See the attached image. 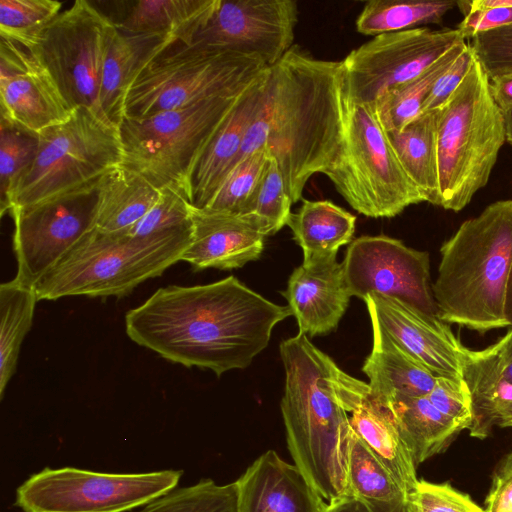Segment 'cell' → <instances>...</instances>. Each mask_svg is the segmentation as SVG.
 <instances>
[{"label":"cell","instance_id":"obj_49","mask_svg":"<svg viewBox=\"0 0 512 512\" xmlns=\"http://www.w3.org/2000/svg\"><path fill=\"white\" fill-rule=\"evenodd\" d=\"M498 342L500 344L504 375L512 382V327Z\"/></svg>","mask_w":512,"mask_h":512},{"label":"cell","instance_id":"obj_3","mask_svg":"<svg viewBox=\"0 0 512 512\" xmlns=\"http://www.w3.org/2000/svg\"><path fill=\"white\" fill-rule=\"evenodd\" d=\"M280 356L281 412L294 464L328 504L347 498L351 426L330 382L336 363L301 333L281 342Z\"/></svg>","mask_w":512,"mask_h":512},{"label":"cell","instance_id":"obj_55","mask_svg":"<svg viewBox=\"0 0 512 512\" xmlns=\"http://www.w3.org/2000/svg\"><path fill=\"white\" fill-rule=\"evenodd\" d=\"M511 427H512V425H511Z\"/></svg>","mask_w":512,"mask_h":512},{"label":"cell","instance_id":"obj_27","mask_svg":"<svg viewBox=\"0 0 512 512\" xmlns=\"http://www.w3.org/2000/svg\"><path fill=\"white\" fill-rule=\"evenodd\" d=\"M369 316L373 345L362 371L373 394L382 401L397 396H427L437 377L394 342L374 316Z\"/></svg>","mask_w":512,"mask_h":512},{"label":"cell","instance_id":"obj_1","mask_svg":"<svg viewBox=\"0 0 512 512\" xmlns=\"http://www.w3.org/2000/svg\"><path fill=\"white\" fill-rule=\"evenodd\" d=\"M236 277L156 290L129 310V338L166 360L212 370L244 369L268 345L273 328L290 316Z\"/></svg>","mask_w":512,"mask_h":512},{"label":"cell","instance_id":"obj_30","mask_svg":"<svg viewBox=\"0 0 512 512\" xmlns=\"http://www.w3.org/2000/svg\"><path fill=\"white\" fill-rule=\"evenodd\" d=\"M160 190L137 172L119 165L98 184L96 228L124 231L137 223L156 203Z\"/></svg>","mask_w":512,"mask_h":512},{"label":"cell","instance_id":"obj_43","mask_svg":"<svg viewBox=\"0 0 512 512\" xmlns=\"http://www.w3.org/2000/svg\"><path fill=\"white\" fill-rule=\"evenodd\" d=\"M415 512H482L472 498L450 483H431L419 480L413 493L409 495Z\"/></svg>","mask_w":512,"mask_h":512},{"label":"cell","instance_id":"obj_9","mask_svg":"<svg viewBox=\"0 0 512 512\" xmlns=\"http://www.w3.org/2000/svg\"><path fill=\"white\" fill-rule=\"evenodd\" d=\"M242 93L217 96L146 117H124L118 126L123 150L121 165L159 190L176 186L190 197L192 174Z\"/></svg>","mask_w":512,"mask_h":512},{"label":"cell","instance_id":"obj_12","mask_svg":"<svg viewBox=\"0 0 512 512\" xmlns=\"http://www.w3.org/2000/svg\"><path fill=\"white\" fill-rule=\"evenodd\" d=\"M182 470L105 473L74 467L44 468L16 490L23 512H126L178 486Z\"/></svg>","mask_w":512,"mask_h":512},{"label":"cell","instance_id":"obj_7","mask_svg":"<svg viewBox=\"0 0 512 512\" xmlns=\"http://www.w3.org/2000/svg\"><path fill=\"white\" fill-rule=\"evenodd\" d=\"M118 126L86 107L38 134V147L29 166L12 183L1 214L95 183L121 165Z\"/></svg>","mask_w":512,"mask_h":512},{"label":"cell","instance_id":"obj_42","mask_svg":"<svg viewBox=\"0 0 512 512\" xmlns=\"http://www.w3.org/2000/svg\"><path fill=\"white\" fill-rule=\"evenodd\" d=\"M468 45L489 79L512 74V24L482 32Z\"/></svg>","mask_w":512,"mask_h":512},{"label":"cell","instance_id":"obj_23","mask_svg":"<svg viewBox=\"0 0 512 512\" xmlns=\"http://www.w3.org/2000/svg\"><path fill=\"white\" fill-rule=\"evenodd\" d=\"M269 67L241 94L202 154L190 180V199L205 208L234 167L246 132L258 111Z\"/></svg>","mask_w":512,"mask_h":512},{"label":"cell","instance_id":"obj_21","mask_svg":"<svg viewBox=\"0 0 512 512\" xmlns=\"http://www.w3.org/2000/svg\"><path fill=\"white\" fill-rule=\"evenodd\" d=\"M236 484L238 512H325L328 507L303 472L274 450L260 455Z\"/></svg>","mask_w":512,"mask_h":512},{"label":"cell","instance_id":"obj_13","mask_svg":"<svg viewBox=\"0 0 512 512\" xmlns=\"http://www.w3.org/2000/svg\"><path fill=\"white\" fill-rule=\"evenodd\" d=\"M99 181L8 211L14 224L12 243L17 260L14 280L35 287L96 227Z\"/></svg>","mask_w":512,"mask_h":512},{"label":"cell","instance_id":"obj_5","mask_svg":"<svg viewBox=\"0 0 512 512\" xmlns=\"http://www.w3.org/2000/svg\"><path fill=\"white\" fill-rule=\"evenodd\" d=\"M191 225L149 236L94 228L35 285L39 300L123 297L181 261Z\"/></svg>","mask_w":512,"mask_h":512},{"label":"cell","instance_id":"obj_25","mask_svg":"<svg viewBox=\"0 0 512 512\" xmlns=\"http://www.w3.org/2000/svg\"><path fill=\"white\" fill-rule=\"evenodd\" d=\"M161 34H127L113 24L103 62L99 102L105 117L119 126L125 114L129 89L142 69L177 42Z\"/></svg>","mask_w":512,"mask_h":512},{"label":"cell","instance_id":"obj_33","mask_svg":"<svg viewBox=\"0 0 512 512\" xmlns=\"http://www.w3.org/2000/svg\"><path fill=\"white\" fill-rule=\"evenodd\" d=\"M468 43H457L420 75L382 93L371 104L383 129L400 130L419 114L435 82L446 72Z\"/></svg>","mask_w":512,"mask_h":512},{"label":"cell","instance_id":"obj_53","mask_svg":"<svg viewBox=\"0 0 512 512\" xmlns=\"http://www.w3.org/2000/svg\"><path fill=\"white\" fill-rule=\"evenodd\" d=\"M501 112H502L505 131H506V141L510 145H512V107L506 111H501Z\"/></svg>","mask_w":512,"mask_h":512},{"label":"cell","instance_id":"obj_35","mask_svg":"<svg viewBox=\"0 0 512 512\" xmlns=\"http://www.w3.org/2000/svg\"><path fill=\"white\" fill-rule=\"evenodd\" d=\"M457 6L452 0H371L356 20L357 31L367 36L398 32L425 24H440Z\"/></svg>","mask_w":512,"mask_h":512},{"label":"cell","instance_id":"obj_11","mask_svg":"<svg viewBox=\"0 0 512 512\" xmlns=\"http://www.w3.org/2000/svg\"><path fill=\"white\" fill-rule=\"evenodd\" d=\"M112 26L94 2L76 0L44 25L9 40L44 66L72 109L86 107L105 117L99 95Z\"/></svg>","mask_w":512,"mask_h":512},{"label":"cell","instance_id":"obj_18","mask_svg":"<svg viewBox=\"0 0 512 512\" xmlns=\"http://www.w3.org/2000/svg\"><path fill=\"white\" fill-rule=\"evenodd\" d=\"M364 302L390 338L433 375L462 380L465 347L439 317L384 295H367Z\"/></svg>","mask_w":512,"mask_h":512},{"label":"cell","instance_id":"obj_8","mask_svg":"<svg viewBox=\"0 0 512 512\" xmlns=\"http://www.w3.org/2000/svg\"><path fill=\"white\" fill-rule=\"evenodd\" d=\"M269 66L241 52L177 41L132 83L124 117L140 118L244 92Z\"/></svg>","mask_w":512,"mask_h":512},{"label":"cell","instance_id":"obj_54","mask_svg":"<svg viewBox=\"0 0 512 512\" xmlns=\"http://www.w3.org/2000/svg\"><path fill=\"white\" fill-rule=\"evenodd\" d=\"M482 512H484V510Z\"/></svg>","mask_w":512,"mask_h":512},{"label":"cell","instance_id":"obj_22","mask_svg":"<svg viewBox=\"0 0 512 512\" xmlns=\"http://www.w3.org/2000/svg\"><path fill=\"white\" fill-rule=\"evenodd\" d=\"M282 294L297 320L299 333L310 337L334 330L351 298L336 257L302 263L290 275Z\"/></svg>","mask_w":512,"mask_h":512},{"label":"cell","instance_id":"obj_36","mask_svg":"<svg viewBox=\"0 0 512 512\" xmlns=\"http://www.w3.org/2000/svg\"><path fill=\"white\" fill-rule=\"evenodd\" d=\"M138 512H238L237 484L218 485L212 479H202L194 485L174 488Z\"/></svg>","mask_w":512,"mask_h":512},{"label":"cell","instance_id":"obj_37","mask_svg":"<svg viewBox=\"0 0 512 512\" xmlns=\"http://www.w3.org/2000/svg\"><path fill=\"white\" fill-rule=\"evenodd\" d=\"M269 157L264 147L237 162L205 208L242 215L263 176Z\"/></svg>","mask_w":512,"mask_h":512},{"label":"cell","instance_id":"obj_47","mask_svg":"<svg viewBox=\"0 0 512 512\" xmlns=\"http://www.w3.org/2000/svg\"><path fill=\"white\" fill-rule=\"evenodd\" d=\"M483 510L484 512H512V452L505 455L498 463Z\"/></svg>","mask_w":512,"mask_h":512},{"label":"cell","instance_id":"obj_16","mask_svg":"<svg viewBox=\"0 0 512 512\" xmlns=\"http://www.w3.org/2000/svg\"><path fill=\"white\" fill-rule=\"evenodd\" d=\"M297 20L294 0H217L189 43L257 56L270 67L293 46Z\"/></svg>","mask_w":512,"mask_h":512},{"label":"cell","instance_id":"obj_46","mask_svg":"<svg viewBox=\"0 0 512 512\" xmlns=\"http://www.w3.org/2000/svg\"><path fill=\"white\" fill-rule=\"evenodd\" d=\"M475 60L473 51L467 45L452 66L435 82L421 113L431 112L443 106L461 84Z\"/></svg>","mask_w":512,"mask_h":512},{"label":"cell","instance_id":"obj_44","mask_svg":"<svg viewBox=\"0 0 512 512\" xmlns=\"http://www.w3.org/2000/svg\"><path fill=\"white\" fill-rule=\"evenodd\" d=\"M427 397L444 415L463 429L469 428L472 420L471 399L463 380L437 377Z\"/></svg>","mask_w":512,"mask_h":512},{"label":"cell","instance_id":"obj_2","mask_svg":"<svg viewBox=\"0 0 512 512\" xmlns=\"http://www.w3.org/2000/svg\"><path fill=\"white\" fill-rule=\"evenodd\" d=\"M349 109L343 60L316 59L293 45L268 69L261 105L236 163L266 147L294 204L311 176L324 174L336 158Z\"/></svg>","mask_w":512,"mask_h":512},{"label":"cell","instance_id":"obj_17","mask_svg":"<svg viewBox=\"0 0 512 512\" xmlns=\"http://www.w3.org/2000/svg\"><path fill=\"white\" fill-rule=\"evenodd\" d=\"M0 97L1 118L36 134L67 121L74 111L44 66L5 38L0 44Z\"/></svg>","mask_w":512,"mask_h":512},{"label":"cell","instance_id":"obj_45","mask_svg":"<svg viewBox=\"0 0 512 512\" xmlns=\"http://www.w3.org/2000/svg\"><path fill=\"white\" fill-rule=\"evenodd\" d=\"M457 7L464 16L457 26L464 40L512 24V7H472L469 0L457 1Z\"/></svg>","mask_w":512,"mask_h":512},{"label":"cell","instance_id":"obj_48","mask_svg":"<svg viewBox=\"0 0 512 512\" xmlns=\"http://www.w3.org/2000/svg\"><path fill=\"white\" fill-rule=\"evenodd\" d=\"M491 95L501 111L512 107V74L490 78Z\"/></svg>","mask_w":512,"mask_h":512},{"label":"cell","instance_id":"obj_50","mask_svg":"<svg viewBox=\"0 0 512 512\" xmlns=\"http://www.w3.org/2000/svg\"><path fill=\"white\" fill-rule=\"evenodd\" d=\"M325 512H365V508L361 502L347 497L328 504Z\"/></svg>","mask_w":512,"mask_h":512},{"label":"cell","instance_id":"obj_32","mask_svg":"<svg viewBox=\"0 0 512 512\" xmlns=\"http://www.w3.org/2000/svg\"><path fill=\"white\" fill-rule=\"evenodd\" d=\"M347 497L364 505H396L408 499L391 472L351 428L346 459Z\"/></svg>","mask_w":512,"mask_h":512},{"label":"cell","instance_id":"obj_19","mask_svg":"<svg viewBox=\"0 0 512 512\" xmlns=\"http://www.w3.org/2000/svg\"><path fill=\"white\" fill-rule=\"evenodd\" d=\"M330 382L339 403L348 413L352 430L383 462L409 496L419 481L417 466L389 407L373 394L368 383L348 375L336 364L332 368Z\"/></svg>","mask_w":512,"mask_h":512},{"label":"cell","instance_id":"obj_6","mask_svg":"<svg viewBox=\"0 0 512 512\" xmlns=\"http://www.w3.org/2000/svg\"><path fill=\"white\" fill-rule=\"evenodd\" d=\"M440 207L459 212L490 178L506 141L490 79L475 60L446 101L434 110Z\"/></svg>","mask_w":512,"mask_h":512},{"label":"cell","instance_id":"obj_24","mask_svg":"<svg viewBox=\"0 0 512 512\" xmlns=\"http://www.w3.org/2000/svg\"><path fill=\"white\" fill-rule=\"evenodd\" d=\"M462 380L471 399V437L483 440L494 426L511 427L512 382L504 375L499 342L482 350L465 347Z\"/></svg>","mask_w":512,"mask_h":512},{"label":"cell","instance_id":"obj_38","mask_svg":"<svg viewBox=\"0 0 512 512\" xmlns=\"http://www.w3.org/2000/svg\"><path fill=\"white\" fill-rule=\"evenodd\" d=\"M292 204L279 166L270 156L263 176L242 215H253L264 221L271 236L286 225Z\"/></svg>","mask_w":512,"mask_h":512},{"label":"cell","instance_id":"obj_28","mask_svg":"<svg viewBox=\"0 0 512 512\" xmlns=\"http://www.w3.org/2000/svg\"><path fill=\"white\" fill-rule=\"evenodd\" d=\"M356 217L329 200H306L291 212L286 225L302 248L303 263L336 257L341 246L350 244Z\"/></svg>","mask_w":512,"mask_h":512},{"label":"cell","instance_id":"obj_41","mask_svg":"<svg viewBox=\"0 0 512 512\" xmlns=\"http://www.w3.org/2000/svg\"><path fill=\"white\" fill-rule=\"evenodd\" d=\"M57 0H0L1 38L11 39L36 29L62 11Z\"/></svg>","mask_w":512,"mask_h":512},{"label":"cell","instance_id":"obj_51","mask_svg":"<svg viewBox=\"0 0 512 512\" xmlns=\"http://www.w3.org/2000/svg\"><path fill=\"white\" fill-rule=\"evenodd\" d=\"M365 512H415L414 507L409 500L396 505L367 506L364 505Z\"/></svg>","mask_w":512,"mask_h":512},{"label":"cell","instance_id":"obj_20","mask_svg":"<svg viewBox=\"0 0 512 512\" xmlns=\"http://www.w3.org/2000/svg\"><path fill=\"white\" fill-rule=\"evenodd\" d=\"M267 236V224L256 216L194 207L191 241L181 261L195 270L241 268L261 256Z\"/></svg>","mask_w":512,"mask_h":512},{"label":"cell","instance_id":"obj_15","mask_svg":"<svg viewBox=\"0 0 512 512\" xmlns=\"http://www.w3.org/2000/svg\"><path fill=\"white\" fill-rule=\"evenodd\" d=\"M341 264L351 297L384 295L438 317L428 252L385 235L361 236L349 244Z\"/></svg>","mask_w":512,"mask_h":512},{"label":"cell","instance_id":"obj_10","mask_svg":"<svg viewBox=\"0 0 512 512\" xmlns=\"http://www.w3.org/2000/svg\"><path fill=\"white\" fill-rule=\"evenodd\" d=\"M324 174L358 213L390 218L425 199L401 166L371 104H351L342 146Z\"/></svg>","mask_w":512,"mask_h":512},{"label":"cell","instance_id":"obj_29","mask_svg":"<svg viewBox=\"0 0 512 512\" xmlns=\"http://www.w3.org/2000/svg\"><path fill=\"white\" fill-rule=\"evenodd\" d=\"M383 402L391 410L416 466L443 452L463 430L457 422L440 412L427 396H397Z\"/></svg>","mask_w":512,"mask_h":512},{"label":"cell","instance_id":"obj_14","mask_svg":"<svg viewBox=\"0 0 512 512\" xmlns=\"http://www.w3.org/2000/svg\"><path fill=\"white\" fill-rule=\"evenodd\" d=\"M457 28L427 27L384 33L343 59L351 104H373L385 91L420 75L457 43Z\"/></svg>","mask_w":512,"mask_h":512},{"label":"cell","instance_id":"obj_4","mask_svg":"<svg viewBox=\"0 0 512 512\" xmlns=\"http://www.w3.org/2000/svg\"><path fill=\"white\" fill-rule=\"evenodd\" d=\"M432 285L438 317L478 332L507 327L504 299L512 262V200L464 221L440 249Z\"/></svg>","mask_w":512,"mask_h":512},{"label":"cell","instance_id":"obj_34","mask_svg":"<svg viewBox=\"0 0 512 512\" xmlns=\"http://www.w3.org/2000/svg\"><path fill=\"white\" fill-rule=\"evenodd\" d=\"M38 301L34 287L12 279L0 285V397L16 372L22 342Z\"/></svg>","mask_w":512,"mask_h":512},{"label":"cell","instance_id":"obj_52","mask_svg":"<svg viewBox=\"0 0 512 512\" xmlns=\"http://www.w3.org/2000/svg\"><path fill=\"white\" fill-rule=\"evenodd\" d=\"M504 317L508 326L512 327V262L506 282L504 299Z\"/></svg>","mask_w":512,"mask_h":512},{"label":"cell","instance_id":"obj_26","mask_svg":"<svg viewBox=\"0 0 512 512\" xmlns=\"http://www.w3.org/2000/svg\"><path fill=\"white\" fill-rule=\"evenodd\" d=\"M217 0L114 1L104 13L114 26L127 34H161L189 43L199 26L213 11Z\"/></svg>","mask_w":512,"mask_h":512},{"label":"cell","instance_id":"obj_39","mask_svg":"<svg viewBox=\"0 0 512 512\" xmlns=\"http://www.w3.org/2000/svg\"><path fill=\"white\" fill-rule=\"evenodd\" d=\"M193 208L189 194L183 188H162L152 208L126 231L134 236H149L190 226Z\"/></svg>","mask_w":512,"mask_h":512},{"label":"cell","instance_id":"obj_40","mask_svg":"<svg viewBox=\"0 0 512 512\" xmlns=\"http://www.w3.org/2000/svg\"><path fill=\"white\" fill-rule=\"evenodd\" d=\"M0 131V192L3 203L12 183L34 159L38 134L3 118Z\"/></svg>","mask_w":512,"mask_h":512},{"label":"cell","instance_id":"obj_31","mask_svg":"<svg viewBox=\"0 0 512 512\" xmlns=\"http://www.w3.org/2000/svg\"><path fill=\"white\" fill-rule=\"evenodd\" d=\"M404 171L425 202L439 205V174L434 111L421 113L400 130L386 132Z\"/></svg>","mask_w":512,"mask_h":512}]
</instances>
